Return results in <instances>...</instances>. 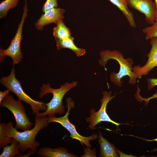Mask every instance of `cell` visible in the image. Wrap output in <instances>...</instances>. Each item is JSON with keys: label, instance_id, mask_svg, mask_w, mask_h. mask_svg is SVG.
Masks as SVG:
<instances>
[{"label": "cell", "instance_id": "cell-7", "mask_svg": "<svg viewBox=\"0 0 157 157\" xmlns=\"http://www.w3.org/2000/svg\"><path fill=\"white\" fill-rule=\"evenodd\" d=\"M21 101L15 100L12 95H7L0 103V106L5 107L13 114L15 120V128L23 131L30 129L33 123L26 112Z\"/></svg>", "mask_w": 157, "mask_h": 157}, {"label": "cell", "instance_id": "cell-25", "mask_svg": "<svg viewBox=\"0 0 157 157\" xmlns=\"http://www.w3.org/2000/svg\"><path fill=\"white\" fill-rule=\"evenodd\" d=\"M156 7V10L155 15V20L157 18V0H154Z\"/></svg>", "mask_w": 157, "mask_h": 157}, {"label": "cell", "instance_id": "cell-10", "mask_svg": "<svg viewBox=\"0 0 157 157\" xmlns=\"http://www.w3.org/2000/svg\"><path fill=\"white\" fill-rule=\"evenodd\" d=\"M149 43L151 48L147 55L148 59L146 63L142 67L137 65L133 67V72L138 78L142 76L147 75L150 71L157 66V37L151 39Z\"/></svg>", "mask_w": 157, "mask_h": 157}, {"label": "cell", "instance_id": "cell-24", "mask_svg": "<svg viewBox=\"0 0 157 157\" xmlns=\"http://www.w3.org/2000/svg\"><path fill=\"white\" fill-rule=\"evenodd\" d=\"M132 136H134V137H137L138 138H140L141 139H142V140H145L146 141H147V142H151V141H157V138L155 139H152V140H148V139H143V138H141L140 137H136L135 136H133V135H131ZM152 151H157V149H154Z\"/></svg>", "mask_w": 157, "mask_h": 157}, {"label": "cell", "instance_id": "cell-22", "mask_svg": "<svg viewBox=\"0 0 157 157\" xmlns=\"http://www.w3.org/2000/svg\"><path fill=\"white\" fill-rule=\"evenodd\" d=\"M90 147H87L84 148L83 151L84 154H83L81 157H97L96 153V149L94 148L92 149H91Z\"/></svg>", "mask_w": 157, "mask_h": 157}, {"label": "cell", "instance_id": "cell-1", "mask_svg": "<svg viewBox=\"0 0 157 157\" xmlns=\"http://www.w3.org/2000/svg\"><path fill=\"white\" fill-rule=\"evenodd\" d=\"M35 124L31 129L20 132L13 126L11 121L7 124H0V148L11 144L13 139L19 143V149L24 153L30 149L27 154H23L22 157H27L36 152L40 145L35 140L36 136L39 131L46 128L48 123L47 117L45 116H35Z\"/></svg>", "mask_w": 157, "mask_h": 157}, {"label": "cell", "instance_id": "cell-18", "mask_svg": "<svg viewBox=\"0 0 157 157\" xmlns=\"http://www.w3.org/2000/svg\"><path fill=\"white\" fill-rule=\"evenodd\" d=\"M19 0H5L0 4V18L5 17L10 10L15 7Z\"/></svg>", "mask_w": 157, "mask_h": 157}, {"label": "cell", "instance_id": "cell-13", "mask_svg": "<svg viewBox=\"0 0 157 157\" xmlns=\"http://www.w3.org/2000/svg\"><path fill=\"white\" fill-rule=\"evenodd\" d=\"M98 142L100 147L99 157H119L117 154V149L113 144L109 142L106 139L103 137L100 131L99 132Z\"/></svg>", "mask_w": 157, "mask_h": 157}, {"label": "cell", "instance_id": "cell-16", "mask_svg": "<svg viewBox=\"0 0 157 157\" xmlns=\"http://www.w3.org/2000/svg\"><path fill=\"white\" fill-rule=\"evenodd\" d=\"M3 151L0 157H22L23 153L19 149V142L15 139L10 145H6L3 147Z\"/></svg>", "mask_w": 157, "mask_h": 157}, {"label": "cell", "instance_id": "cell-21", "mask_svg": "<svg viewBox=\"0 0 157 157\" xmlns=\"http://www.w3.org/2000/svg\"><path fill=\"white\" fill-rule=\"evenodd\" d=\"M57 0H47L42 7V11L44 13L46 11L51 8H57Z\"/></svg>", "mask_w": 157, "mask_h": 157}, {"label": "cell", "instance_id": "cell-5", "mask_svg": "<svg viewBox=\"0 0 157 157\" xmlns=\"http://www.w3.org/2000/svg\"><path fill=\"white\" fill-rule=\"evenodd\" d=\"M27 1L25 0L23 12L20 23L18 25L16 33L9 47L3 49H0V61L3 62L6 57L9 56L13 60V65L18 64L22 58V54L21 49V43L22 39V30L24 24L28 14Z\"/></svg>", "mask_w": 157, "mask_h": 157}, {"label": "cell", "instance_id": "cell-3", "mask_svg": "<svg viewBox=\"0 0 157 157\" xmlns=\"http://www.w3.org/2000/svg\"><path fill=\"white\" fill-rule=\"evenodd\" d=\"M77 83L76 81L70 83H66L57 89L52 88L49 83L43 84L40 89L39 98H41L49 93H52L53 97L49 103L45 104L47 107L46 110L42 113L39 112L35 115L54 117L56 114L59 115L63 114L65 111V107L63 103V97L68 92L76 87Z\"/></svg>", "mask_w": 157, "mask_h": 157}, {"label": "cell", "instance_id": "cell-6", "mask_svg": "<svg viewBox=\"0 0 157 157\" xmlns=\"http://www.w3.org/2000/svg\"><path fill=\"white\" fill-rule=\"evenodd\" d=\"M67 108V112L63 116L60 117H47L48 123L56 122L60 124L63 127L67 130L70 133L69 136L72 139H75L79 141L81 144L85 145L87 147H92L90 141L94 140L98 137L96 133L93 134L90 136L85 137L80 134L77 131L75 126L71 123L68 119V115L71 109L74 107V102L71 98H68L66 100Z\"/></svg>", "mask_w": 157, "mask_h": 157}, {"label": "cell", "instance_id": "cell-15", "mask_svg": "<svg viewBox=\"0 0 157 157\" xmlns=\"http://www.w3.org/2000/svg\"><path fill=\"white\" fill-rule=\"evenodd\" d=\"M122 12L130 26L135 28L136 24L133 13L129 9L126 0H108Z\"/></svg>", "mask_w": 157, "mask_h": 157}, {"label": "cell", "instance_id": "cell-8", "mask_svg": "<svg viewBox=\"0 0 157 157\" xmlns=\"http://www.w3.org/2000/svg\"><path fill=\"white\" fill-rule=\"evenodd\" d=\"M102 93L103 97L101 99V106L100 109L96 112L95 109L91 108L90 112V117L85 119L87 122L89 123V128L91 130H94L95 129V126L99 123L102 122H106L115 124L119 129V125L122 124L117 123L112 120L106 111L108 104L116 97L115 94L111 96L112 92L110 91L108 92L104 91Z\"/></svg>", "mask_w": 157, "mask_h": 157}, {"label": "cell", "instance_id": "cell-4", "mask_svg": "<svg viewBox=\"0 0 157 157\" xmlns=\"http://www.w3.org/2000/svg\"><path fill=\"white\" fill-rule=\"evenodd\" d=\"M15 72L14 65H13L10 74L2 77L0 79L1 83L7 90L14 93L18 99L29 104L33 114H37L40 111H45L47 109L45 104L32 99L24 91L20 82L16 78Z\"/></svg>", "mask_w": 157, "mask_h": 157}, {"label": "cell", "instance_id": "cell-19", "mask_svg": "<svg viewBox=\"0 0 157 157\" xmlns=\"http://www.w3.org/2000/svg\"><path fill=\"white\" fill-rule=\"evenodd\" d=\"M142 31L145 35L146 40L157 37V18L152 25L144 28Z\"/></svg>", "mask_w": 157, "mask_h": 157}, {"label": "cell", "instance_id": "cell-17", "mask_svg": "<svg viewBox=\"0 0 157 157\" xmlns=\"http://www.w3.org/2000/svg\"><path fill=\"white\" fill-rule=\"evenodd\" d=\"M56 24V26L53 28V32L55 40L64 39L72 36L69 29L66 26L63 19L59 20Z\"/></svg>", "mask_w": 157, "mask_h": 157}, {"label": "cell", "instance_id": "cell-2", "mask_svg": "<svg viewBox=\"0 0 157 157\" xmlns=\"http://www.w3.org/2000/svg\"><path fill=\"white\" fill-rule=\"evenodd\" d=\"M101 58L99 60L100 65L105 67L108 61L113 59L117 61L119 65V70L118 73H112L110 75L111 81L119 87L122 86L123 82L122 78L124 76H129V83L131 84L136 82L137 77L132 70L133 62L131 58L125 59L123 54L119 51L109 50L101 51L100 53Z\"/></svg>", "mask_w": 157, "mask_h": 157}, {"label": "cell", "instance_id": "cell-9", "mask_svg": "<svg viewBox=\"0 0 157 157\" xmlns=\"http://www.w3.org/2000/svg\"><path fill=\"white\" fill-rule=\"evenodd\" d=\"M128 6L143 14L146 22L151 25L155 22L156 7L153 0H126Z\"/></svg>", "mask_w": 157, "mask_h": 157}, {"label": "cell", "instance_id": "cell-14", "mask_svg": "<svg viewBox=\"0 0 157 157\" xmlns=\"http://www.w3.org/2000/svg\"><path fill=\"white\" fill-rule=\"evenodd\" d=\"M74 38L72 36L66 38L56 40V45L58 50L63 48H67L72 51L77 56H81L85 54L84 49L77 47L74 44Z\"/></svg>", "mask_w": 157, "mask_h": 157}, {"label": "cell", "instance_id": "cell-11", "mask_svg": "<svg viewBox=\"0 0 157 157\" xmlns=\"http://www.w3.org/2000/svg\"><path fill=\"white\" fill-rule=\"evenodd\" d=\"M64 9L54 8L46 11L36 21L35 25L38 30H42L44 27L49 24L56 22L64 18Z\"/></svg>", "mask_w": 157, "mask_h": 157}, {"label": "cell", "instance_id": "cell-23", "mask_svg": "<svg viewBox=\"0 0 157 157\" xmlns=\"http://www.w3.org/2000/svg\"><path fill=\"white\" fill-rule=\"evenodd\" d=\"M10 92L8 90L0 92V103L7 95L9 94Z\"/></svg>", "mask_w": 157, "mask_h": 157}, {"label": "cell", "instance_id": "cell-20", "mask_svg": "<svg viewBox=\"0 0 157 157\" xmlns=\"http://www.w3.org/2000/svg\"><path fill=\"white\" fill-rule=\"evenodd\" d=\"M147 81L148 83L147 89L149 90L151 89L154 86L157 85V78H148ZM138 98H140V100L144 101L146 104H147L150 99L154 98L157 99V92L151 97L147 98H142L139 95Z\"/></svg>", "mask_w": 157, "mask_h": 157}, {"label": "cell", "instance_id": "cell-12", "mask_svg": "<svg viewBox=\"0 0 157 157\" xmlns=\"http://www.w3.org/2000/svg\"><path fill=\"white\" fill-rule=\"evenodd\" d=\"M38 156L40 157H77L72 153H69L63 147L51 148L47 147L40 148L38 152Z\"/></svg>", "mask_w": 157, "mask_h": 157}]
</instances>
